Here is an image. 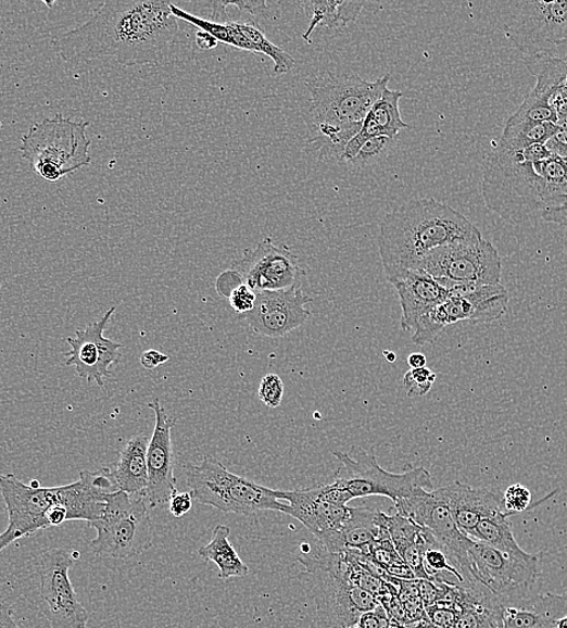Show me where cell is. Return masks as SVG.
<instances>
[{
    "label": "cell",
    "mask_w": 567,
    "mask_h": 628,
    "mask_svg": "<svg viewBox=\"0 0 567 628\" xmlns=\"http://www.w3.org/2000/svg\"><path fill=\"white\" fill-rule=\"evenodd\" d=\"M171 3L159 0L104 2L92 16L52 41L60 59L72 63L113 60L122 66L165 62L185 39Z\"/></svg>",
    "instance_id": "obj_1"
},
{
    "label": "cell",
    "mask_w": 567,
    "mask_h": 628,
    "mask_svg": "<svg viewBox=\"0 0 567 628\" xmlns=\"http://www.w3.org/2000/svg\"><path fill=\"white\" fill-rule=\"evenodd\" d=\"M390 75L367 81L340 63L316 70L304 79L310 108L304 121L308 143L320 160L342 161L349 142L357 135L370 108L388 89Z\"/></svg>",
    "instance_id": "obj_2"
},
{
    "label": "cell",
    "mask_w": 567,
    "mask_h": 628,
    "mask_svg": "<svg viewBox=\"0 0 567 628\" xmlns=\"http://www.w3.org/2000/svg\"><path fill=\"white\" fill-rule=\"evenodd\" d=\"M478 227L450 204L414 199L398 205L379 225L378 248L387 279L416 269L434 249L482 238Z\"/></svg>",
    "instance_id": "obj_3"
},
{
    "label": "cell",
    "mask_w": 567,
    "mask_h": 628,
    "mask_svg": "<svg viewBox=\"0 0 567 628\" xmlns=\"http://www.w3.org/2000/svg\"><path fill=\"white\" fill-rule=\"evenodd\" d=\"M482 197L489 211L516 225L542 219L555 201L540 161H521L497 146L483 164Z\"/></svg>",
    "instance_id": "obj_4"
},
{
    "label": "cell",
    "mask_w": 567,
    "mask_h": 628,
    "mask_svg": "<svg viewBox=\"0 0 567 628\" xmlns=\"http://www.w3.org/2000/svg\"><path fill=\"white\" fill-rule=\"evenodd\" d=\"M89 125L62 114L46 118L21 138L20 153L41 178L58 181L91 164Z\"/></svg>",
    "instance_id": "obj_5"
},
{
    "label": "cell",
    "mask_w": 567,
    "mask_h": 628,
    "mask_svg": "<svg viewBox=\"0 0 567 628\" xmlns=\"http://www.w3.org/2000/svg\"><path fill=\"white\" fill-rule=\"evenodd\" d=\"M185 472L193 500L223 513L286 512V503L278 500L277 490L231 473L211 454H205L199 465L189 464Z\"/></svg>",
    "instance_id": "obj_6"
},
{
    "label": "cell",
    "mask_w": 567,
    "mask_h": 628,
    "mask_svg": "<svg viewBox=\"0 0 567 628\" xmlns=\"http://www.w3.org/2000/svg\"><path fill=\"white\" fill-rule=\"evenodd\" d=\"M97 530L90 548L97 557L108 561H128L152 547L149 505L143 495L116 491L106 495L103 516L87 524Z\"/></svg>",
    "instance_id": "obj_7"
},
{
    "label": "cell",
    "mask_w": 567,
    "mask_h": 628,
    "mask_svg": "<svg viewBox=\"0 0 567 628\" xmlns=\"http://www.w3.org/2000/svg\"><path fill=\"white\" fill-rule=\"evenodd\" d=\"M333 456L338 462L333 483L351 502L356 498L381 495L395 503L418 489L429 490L432 485L427 469L390 473L380 467L375 453L360 447H353L348 453L335 451Z\"/></svg>",
    "instance_id": "obj_8"
},
{
    "label": "cell",
    "mask_w": 567,
    "mask_h": 628,
    "mask_svg": "<svg viewBox=\"0 0 567 628\" xmlns=\"http://www.w3.org/2000/svg\"><path fill=\"white\" fill-rule=\"evenodd\" d=\"M440 305L434 306L416 324L413 343L424 346L433 342L439 335L454 324L468 321L496 322L505 316L509 294L503 285H452Z\"/></svg>",
    "instance_id": "obj_9"
},
{
    "label": "cell",
    "mask_w": 567,
    "mask_h": 628,
    "mask_svg": "<svg viewBox=\"0 0 567 628\" xmlns=\"http://www.w3.org/2000/svg\"><path fill=\"white\" fill-rule=\"evenodd\" d=\"M299 561L307 570L302 578L315 602L320 628L353 627L362 615L379 605L374 594L338 577L308 552H302Z\"/></svg>",
    "instance_id": "obj_10"
},
{
    "label": "cell",
    "mask_w": 567,
    "mask_h": 628,
    "mask_svg": "<svg viewBox=\"0 0 567 628\" xmlns=\"http://www.w3.org/2000/svg\"><path fill=\"white\" fill-rule=\"evenodd\" d=\"M416 269L446 288L452 285H500L503 265L492 242H456L434 249Z\"/></svg>",
    "instance_id": "obj_11"
},
{
    "label": "cell",
    "mask_w": 567,
    "mask_h": 628,
    "mask_svg": "<svg viewBox=\"0 0 567 628\" xmlns=\"http://www.w3.org/2000/svg\"><path fill=\"white\" fill-rule=\"evenodd\" d=\"M468 561L474 579L501 602L515 601L531 594L540 577V556L507 554L472 540Z\"/></svg>",
    "instance_id": "obj_12"
},
{
    "label": "cell",
    "mask_w": 567,
    "mask_h": 628,
    "mask_svg": "<svg viewBox=\"0 0 567 628\" xmlns=\"http://www.w3.org/2000/svg\"><path fill=\"white\" fill-rule=\"evenodd\" d=\"M507 8L505 36L525 56L546 52L567 37V0H518Z\"/></svg>",
    "instance_id": "obj_13"
},
{
    "label": "cell",
    "mask_w": 567,
    "mask_h": 628,
    "mask_svg": "<svg viewBox=\"0 0 567 628\" xmlns=\"http://www.w3.org/2000/svg\"><path fill=\"white\" fill-rule=\"evenodd\" d=\"M75 556L64 549L43 551L39 560L40 612L51 628H86L90 614L80 603L71 578Z\"/></svg>",
    "instance_id": "obj_14"
},
{
    "label": "cell",
    "mask_w": 567,
    "mask_h": 628,
    "mask_svg": "<svg viewBox=\"0 0 567 628\" xmlns=\"http://www.w3.org/2000/svg\"><path fill=\"white\" fill-rule=\"evenodd\" d=\"M0 494L9 515L8 527L0 535L2 552L16 540L50 528L48 514L52 506L62 502V486L46 489L38 480L26 485L14 474H0Z\"/></svg>",
    "instance_id": "obj_15"
},
{
    "label": "cell",
    "mask_w": 567,
    "mask_h": 628,
    "mask_svg": "<svg viewBox=\"0 0 567 628\" xmlns=\"http://www.w3.org/2000/svg\"><path fill=\"white\" fill-rule=\"evenodd\" d=\"M255 292L286 290L304 286L307 273L286 246L278 247L270 237L247 249L231 266Z\"/></svg>",
    "instance_id": "obj_16"
},
{
    "label": "cell",
    "mask_w": 567,
    "mask_h": 628,
    "mask_svg": "<svg viewBox=\"0 0 567 628\" xmlns=\"http://www.w3.org/2000/svg\"><path fill=\"white\" fill-rule=\"evenodd\" d=\"M313 298L304 286L286 290L256 292V302L244 319L261 337L279 339L307 323L311 311L307 309Z\"/></svg>",
    "instance_id": "obj_17"
},
{
    "label": "cell",
    "mask_w": 567,
    "mask_h": 628,
    "mask_svg": "<svg viewBox=\"0 0 567 628\" xmlns=\"http://www.w3.org/2000/svg\"><path fill=\"white\" fill-rule=\"evenodd\" d=\"M116 307L109 310L104 316L81 330L75 331V338H68L71 351L65 353V365L74 366L76 373L89 384L96 382L101 388L105 380L113 376L109 370L122 359V343L104 337L108 323L111 322Z\"/></svg>",
    "instance_id": "obj_18"
},
{
    "label": "cell",
    "mask_w": 567,
    "mask_h": 628,
    "mask_svg": "<svg viewBox=\"0 0 567 628\" xmlns=\"http://www.w3.org/2000/svg\"><path fill=\"white\" fill-rule=\"evenodd\" d=\"M171 10L173 15L178 20L198 27L200 30L206 32V34L213 36L217 42L267 56L274 61V74L276 77L289 73L297 66V62H294L289 53L275 46L255 21H252V23H234V21L212 23L210 20H204L185 12V10L178 8L176 4L171 3Z\"/></svg>",
    "instance_id": "obj_19"
},
{
    "label": "cell",
    "mask_w": 567,
    "mask_h": 628,
    "mask_svg": "<svg viewBox=\"0 0 567 628\" xmlns=\"http://www.w3.org/2000/svg\"><path fill=\"white\" fill-rule=\"evenodd\" d=\"M148 407L154 411L156 424L147 452L149 480L146 501L149 507L154 508L169 503L172 497L178 493L172 445V429L177 418L167 415L158 398Z\"/></svg>",
    "instance_id": "obj_20"
},
{
    "label": "cell",
    "mask_w": 567,
    "mask_h": 628,
    "mask_svg": "<svg viewBox=\"0 0 567 628\" xmlns=\"http://www.w3.org/2000/svg\"><path fill=\"white\" fill-rule=\"evenodd\" d=\"M398 291L402 310L401 328L410 331L434 306L450 296V291L438 280L420 269H406L388 279Z\"/></svg>",
    "instance_id": "obj_21"
},
{
    "label": "cell",
    "mask_w": 567,
    "mask_h": 628,
    "mask_svg": "<svg viewBox=\"0 0 567 628\" xmlns=\"http://www.w3.org/2000/svg\"><path fill=\"white\" fill-rule=\"evenodd\" d=\"M277 498L287 502L284 514L299 519L318 540L341 530L351 516V506L320 500L315 487L307 490L277 491Z\"/></svg>",
    "instance_id": "obj_22"
},
{
    "label": "cell",
    "mask_w": 567,
    "mask_h": 628,
    "mask_svg": "<svg viewBox=\"0 0 567 628\" xmlns=\"http://www.w3.org/2000/svg\"><path fill=\"white\" fill-rule=\"evenodd\" d=\"M439 490L451 508L457 528L467 537L483 518L506 512L503 497L490 491L476 490L457 481Z\"/></svg>",
    "instance_id": "obj_23"
},
{
    "label": "cell",
    "mask_w": 567,
    "mask_h": 628,
    "mask_svg": "<svg viewBox=\"0 0 567 628\" xmlns=\"http://www.w3.org/2000/svg\"><path fill=\"white\" fill-rule=\"evenodd\" d=\"M567 615V592L503 602V628H557Z\"/></svg>",
    "instance_id": "obj_24"
},
{
    "label": "cell",
    "mask_w": 567,
    "mask_h": 628,
    "mask_svg": "<svg viewBox=\"0 0 567 628\" xmlns=\"http://www.w3.org/2000/svg\"><path fill=\"white\" fill-rule=\"evenodd\" d=\"M403 93L387 89L380 99L370 108L362 128L345 148L343 162H351L367 140L377 137L395 139L402 129L410 125L402 121L400 100Z\"/></svg>",
    "instance_id": "obj_25"
},
{
    "label": "cell",
    "mask_w": 567,
    "mask_h": 628,
    "mask_svg": "<svg viewBox=\"0 0 567 628\" xmlns=\"http://www.w3.org/2000/svg\"><path fill=\"white\" fill-rule=\"evenodd\" d=\"M149 439L137 436L126 442L119 452L112 476L117 491L130 495H143L148 489V452Z\"/></svg>",
    "instance_id": "obj_26"
},
{
    "label": "cell",
    "mask_w": 567,
    "mask_h": 628,
    "mask_svg": "<svg viewBox=\"0 0 567 628\" xmlns=\"http://www.w3.org/2000/svg\"><path fill=\"white\" fill-rule=\"evenodd\" d=\"M389 535L398 554L416 574L417 579H428L423 566L424 528L399 514L387 515Z\"/></svg>",
    "instance_id": "obj_27"
},
{
    "label": "cell",
    "mask_w": 567,
    "mask_h": 628,
    "mask_svg": "<svg viewBox=\"0 0 567 628\" xmlns=\"http://www.w3.org/2000/svg\"><path fill=\"white\" fill-rule=\"evenodd\" d=\"M305 16L310 20L307 30L302 38L304 41L312 42L311 36L314 29L323 26L329 29H341L349 24L354 23L360 13H362L363 3L356 2H302Z\"/></svg>",
    "instance_id": "obj_28"
},
{
    "label": "cell",
    "mask_w": 567,
    "mask_h": 628,
    "mask_svg": "<svg viewBox=\"0 0 567 628\" xmlns=\"http://www.w3.org/2000/svg\"><path fill=\"white\" fill-rule=\"evenodd\" d=\"M230 535L231 529L227 526H216L211 543L199 550V555L202 558L215 563L217 568H219V578L223 580L245 578L249 574L248 566L239 557L230 539H228Z\"/></svg>",
    "instance_id": "obj_29"
},
{
    "label": "cell",
    "mask_w": 567,
    "mask_h": 628,
    "mask_svg": "<svg viewBox=\"0 0 567 628\" xmlns=\"http://www.w3.org/2000/svg\"><path fill=\"white\" fill-rule=\"evenodd\" d=\"M525 63L530 74L537 78V86L531 91L541 99L549 101L551 95L565 85L566 62L552 58L547 53H538V55L525 56Z\"/></svg>",
    "instance_id": "obj_30"
},
{
    "label": "cell",
    "mask_w": 567,
    "mask_h": 628,
    "mask_svg": "<svg viewBox=\"0 0 567 628\" xmlns=\"http://www.w3.org/2000/svg\"><path fill=\"white\" fill-rule=\"evenodd\" d=\"M508 516H511V514L505 512L483 518L468 537L479 541V543H484L500 551L507 552V554H522V552L526 551L517 543L511 525L507 522Z\"/></svg>",
    "instance_id": "obj_31"
},
{
    "label": "cell",
    "mask_w": 567,
    "mask_h": 628,
    "mask_svg": "<svg viewBox=\"0 0 567 628\" xmlns=\"http://www.w3.org/2000/svg\"><path fill=\"white\" fill-rule=\"evenodd\" d=\"M542 123L557 124V114L549 101L530 91L516 113L509 116L505 127L519 128Z\"/></svg>",
    "instance_id": "obj_32"
},
{
    "label": "cell",
    "mask_w": 567,
    "mask_h": 628,
    "mask_svg": "<svg viewBox=\"0 0 567 628\" xmlns=\"http://www.w3.org/2000/svg\"><path fill=\"white\" fill-rule=\"evenodd\" d=\"M436 378L438 376L427 366L420 367V369H410L403 376V387H405L410 398L425 397L431 391Z\"/></svg>",
    "instance_id": "obj_33"
},
{
    "label": "cell",
    "mask_w": 567,
    "mask_h": 628,
    "mask_svg": "<svg viewBox=\"0 0 567 628\" xmlns=\"http://www.w3.org/2000/svg\"><path fill=\"white\" fill-rule=\"evenodd\" d=\"M425 614L429 623L438 628H457L461 608L454 603L438 602L425 608Z\"/></svg>",
    "instance_id": "obj_34"
},
{
    "label": "cell",
    "mask_w": 567,
    "mask_h": 628,
    "mask_svg": "<svg viewBox=\"0 0 567 628\" xmlns=\"http://www.w3.org/2000/svg\"><path fill=\"white\" fill-rule=\"evenodd\" d=\"M394 145V139L388 137H377L367 140L360 149L358 154L349 164L353 166H366L370 162L379 159L386 151Z\"/></svg>",
    "instance_id": "obj_35"
},
{
    "label": "cell",
    "mask_w": 567,
    "mask_h": 628,
    "mask_svg": "<svg viewBox=\"0 0 567 628\" xmlns=\"http://www.w3.org/2000/svg\"><path fill=\"white\" fill-rule=\"evenodd\" d=\"M532 495L527 487L515 483L503 495L505 511L511 515L525 513L530 507Z\"/></svg>",
    "instance_id": "obj_36"
},
{
    "label": "cell",
    "mask_w": 567,
    "mask_h": 628,
    "mask_svg": "<svg viewBox=\"0 0 567 628\" xmlns=\"http://www.w3.org/2000/svg\"><path fill=\"white\" fill-rule=\"evenodd\" d=\"M259 398L266 406L277 409L281 404L284 384L276 374L266 375L259 386Z\"/></svg>",
    "instance_id": "obj_37"
},
{
    "label": "cell",
    "mask_w": 567,
    "mask_h": 628,
    "mask_svg": "<svg viewBox=\"0 0 567 628\" xmlns=\"http://www.w3.org/2000/svg\"><path fill=\"white\" fill-rule=\"evenodd\" d=\"M226 299L230 302L234 311L243 317L253 311L256 302V292L245 285L244 281H241V284L228 292Z\"/></svg>",
    "instance_id": "obj_38"
},
{
    "label": "cell",
    "mask_w": 567,
    "mask_h": 628,
    "mask_svg": "<svg viewBox=\"0 0 567 628\" xmlns=\"http://www.w3.org/2000/svg\"><path fill=\"white\" fill-rule=\"evenodd\" d=\"M544 146H546L554 156L567 159V121L557 123L555 134Z\"/></svg>",
    "instance_id": "obj_39"
},
{
    "label": "cell",
    "mask_w": 567,
    "mask_h": 628,
    "mask_svg": "<svg viewBox=\"0 0 567 628\" xmlns=\"http://www.w3.org/2000/svg\"><path fill=\"white\" fill-rule=\"evenodd\" d=\"M193 498L190 492L177 493L169 501V512L174 517H182L190 513Z\"/></svg>",
    "instance_id": "obj_40"
},
{
    "label": "cell",
    "mask_w": 567,
    "mask_h": 628,
    "mask_svg": "<svg viewBox=\"0 0 567 628\" xmlns=\"http://www.w3.org/2000/svg\"><path fill=\"white\" fill-rule=\"evenodd\" d=\"M550 105L553 108L555 114H557L558 122L567 121V86L562 85L560 88L555 90L549 100Z\"/></svg>",
    "instance_id": "obj_41"
},
{
    "label": "cell",
    "mask_w": 567,
    "mask_h": 628,
    "mask_svg": "<svg viewBox=\"0 0 567 628\" xmlns=\"http://www.w3.org/2000/svg\"><path fill=\"white\" fill-rule=\"evenodd\" d=\"M140 364L147 370H155L162 364L169 361V355L163 354L156 350H148L140 355Z\"/></svg>",
    "instance_id": "obj_42"
},
{
    "label": "cell",
    "mask_w": 567,
    "mask_h": 628,
    "mask_svg": "<svg viewBox=\"0 0 567 628\" xmlns=\"http://www.w3.org/2000/svg\"><path fill=\"white\" fill-rule=\"evenodd\" d=\"M228 7H236L242 12L248 13L254 17L264 16L267 13V3L263 0H255V2H225Z\"/></svg>",
    "instance_id": "obj_43"
},
{
    "label": "cell",
    "mask_w": 567,
    "mask_h": 628,
    "mask_svg": "<svg viewBox=\"0 0 567 628\" xmlns=\"http://www.w3.org/2000/svg\"><path fill=\"white\" fill-rule=\"evenodd\" d=\"M0 628H18L13 608L5 603H0Z\"/></svg>",
    "instance_id": "obj_44"
},
{
    "label": "cell",
    "mask_w": 567,
    "mask_h": 628,
    "mask_svg": "<svg viewBox=\"0 0 567 628\" xmlns=\"http://www.w3.org/2000/svg\"><path fill=\"white\" fill-rule=\"evenodd\" d=\"M196 45H198L201 50H213L219 42H217L213 36L206 34V32L199 29L198 34H196Z\"/></svg>",
    "instance_id": "obj_45"
},
{
    "label": "cell",
    "mask_w": 567,
    "mask_h": 628,
    "mask_svg": "<svg viewBox=\"0 0 567 628\" xmlns=\"http://www.w3.org/2000/svg\"><path fill=\"white\" fill-rule=\"evenodd\" d=\"M543 53H547V55L559 59L567 63V37L558 42H555V45L549 51Z\"/></svg>",
    "instance_id": "obj_46"
},
{
    "label": "cell",
    "mask_w": 567,
    "mask_h": 628,
    "mask_svg": "<svg viewBox=\"0 0 567 628\" xmlns=\"http://www.w3.org/2000/svg\"><path fill=\"white\" fill-rule=\"evenodd\" d=\"M407 362L411 369H420V367L427 366L428 360L423 353H412Z\"/></svg>",
    "instance_id": "obj_47"
},
{
    "label": "cell",
    "mask_w": 567,
    "mask_h": 628,
    "mask_svg": "<svg viewBox=\"0 0 567 628\" xmlns=\"http://www.w3.org/2000/svg\"><path fill=\"white\" fill-rule=\"evenodd\" d=\"M391 628H428V620H427V617H425V619L421 621L413 623V624H408V625H392L391 624Z\"/></svg>",
    "instance_id": "obj_48"
},
{
    "label": "cell",
    "mask_w": 567,
    "mask_h": 628,
    "mask_svg": "<svg viewBox=\"0 0 567 628\" xmlns=\"http://www.w3.org/2000/svg\"><path fill=\"white\" fill-rule=\"evenodd\" d=\"M385 355L387 356V361L389 363H394L396 361V354L394 352H385Z\"/></svg>",
    "instance_id": "obj_49"
},
{
    "label": "cell",
    "mask_w": 567,
    "mask_h": 628,
    "mask_svg": "<svg viewBox=\"0 0 567 628\" xmlns=\"http://www.w3.org/2000/svg\"><path fill=\"white\" fill-rule=\"evenodd\" d=\"M557 628H567V615L563 617L557 624Z\"/></svg>",
    "instance_id": "obj_50"
},
{
    "label": "cell",
    "mask_w": 567,
    "mask_h": 628,
    "mask_svg": "<svg viewBox=\"0 0 567 628\" xmlns=\"http://www.w3.org/2000/svg\"><path fill=\"white\" fill-rule=\"evenodd\" d=\"M427 620H428V619H427ZM428 628H438V627L433 626V625L430 624L429 620H428Z\"/></svg>",
    "instance_id": "obj_51"
},
{
    "label": "cell",
    "mask_w": 567,
    "mask_h": 628,
    "mask_svg": "<svg viewBox=\"0 0 567 628\" xmlns=\"http://www.w3.org/2000/svg\"><path fill=\"white\" fill-rule=\"evenodd\" d=\"M565 85L567 86V78H566Z\"/></svg>",
    "instance_id": "obj_52"
},
{
    "label": "cell",
    "mask_w": 567,
    "mask_h": 628,
    "mask_svg": "<svg viewBox=\"0 0 567 628\" xmlns=\"http://www.w3.org/2000/svg\"><path fill=\"white\" fill-rule=\"evenodd\" d=\"M567 161V159H565Z\"/></svg>",
    "instance_id": "obj_53"
}]
</instances>
